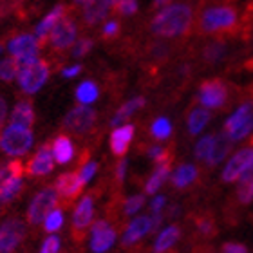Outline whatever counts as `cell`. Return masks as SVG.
Here are the masks:
<instances>
[{
	"label": "cell",
	"instance_id": "24",
	"mask_svg": "<svg viewBox=\"0 0 253 253\" xmlns=\"http://www.w3.org/2000/svg\"><path fill=\"white\" fill-rule=\"evenodd\" d=\"M53 156H54V161H56L58 165L69 163V161L74 158L73 139H71L67 134H60V136L54 137V141H53Z\"/></svg>",
	"mask_w": 253,
	"mask_h": 253
},
{
	"label": "cell",
	"instance_id": "46",
	"mask_svg": "<svg viewBox=\"0 0 253 253\" xmlns=\"http://www.w3.org/2000/svg\"><path fill=\"white\" fill-rule=\"evenodd\" d=\"M222 253H248V248L239 243H226L222 244Z\"/></svg>",
	"mask_w": 253,
	"mask_h": 253
},
{
	"label": "cell",
	"instance_id": "54",
	"mask_svg": "<svg viewBox=\"0 0 253 253\" xmlns=\"http://www.w3.org/2000/svg\"><path fill=\"white\" fill-rule=\"evenodd\" d=\"M107 2H109V4H111V5H112V7H114V5H116V4H118V2H120V0H107Z\"/></svg>",
	"mask_w": 253,
	"mask_h": 253
},
{
	"label": "cell",
	"instance_id": "40",
	"mask_svg": "<svg viewBox=\"0 0 253 253\" xmlns=\"http://www.w3.org/2000/svg\"><path fill=\"white\" fill-rule=\"evenodd\" d=\"M143 205H145V197H143V195H132V197H128V199L125 201L123 211H125V215H132V213H136Z\"/></svg>",
	"mask_w": 253,
	"mask_h": 253
},
{
	"label": "cell",
	"instance_id": "47",
	"mask_svg": "<svg viewBox=\"0 0 253 253\" xmlns=\"http://www.w3.org/2000/svg\"><path fill=\"white\" fill-rule=\"evenodd\" d=\"M125 172H126V159H122V161L118 163V167H116V179H118V183H122V181L125 179Z\"/></svg>",
	"mask_w": 253,
	"mask_h": 253
},
{
	"label": "cell",
	"instance_id": "28",
	"mask_svg": "<svg viewBox=\"0 0 253 253\" xmlns=\"http://www.w3.org/2000/svg\"><path fill=\"white\" fill-rule=\"evenodd\" d=\"M170 170H172V163H159V165H156V170H154V174L148 177L147 185H145V192H147V194H150V195L156 194V192H158V190L163 186L165 181L169 179Z\"/></svg>",
	"mask_w": 253,
	"mask_h": 253
},
{
	"label": "cell",
	"instance_id": "42",
	"mask_svg": "<svg viewBox=\"0 0 253 253\" xmlns=\"http://www.w3.org/2000/svg\"><path fill=\"white\" fill-rule=\"evenodd\" d=\"M92 45H94V42H92L90 38H82V40L76 42V45L73 47V56L74 58H82V56H85V54L92 49Z\"/></svg>",
	"mask_w": 253,
	"mask_h": 253
},
{
	"label": "cell",
	"instance_id": "51",
	"mask_svg": "<svg viewBox=\"0 0 253 253\" xmlns=\"http://www.w3.org/2000/svg\"><path fill=\"white\" fill-rule=\"evenodd\" d=\"M82 73V65H73V67H65L62 71V74L65 76V78H73V76H76V74Z\"/></svg>",
	"mask_w": 253,
	"mask_h": 253
},
{
	"label": "cell",
	"instance_id": "4",
	"mask_svg": "<svg viewBox=\"0 0 253 253\" xmlns=\"http://www.w3.org/2000/svg\"><path fill=\"white\" fill-rule=\"evenodd\" d=\"M197 101L201 107L208 111H219L224 109L230 101V87L222 78H208L201 82Z\"/></svg>",
	"mask_w": 253,
	"mask_h": 253
},
{
	"label": "cell",
	"instance_id": "2",
	"mask_svg": "<svg viewBox=\"0 0 253 253\" xmlns=\"http://www.w3.org/2000/svg\"><path fill=\"white\" fill-rule=\"evenodd\" d=\"M195 26V11L188 2H177L156 13L150 20V33L161 38L188 37Z\"/></svg>",
	"mask_w": 253,
	"mask_h": 253
},
{
	"label": "cell",
	"instance_id": "25",
	"mask_svg": "<svg viewBox=\"0 0 253 253\" xmlns=\"http://www.w3.org/2000/svg\"><path fill=\"white\" fill-rule=\"evenodd\" d=\"M211 120V112L205 107H192L186 118V126H188L190 136H197Z\"/></svg>",
	"mask_w": 253,
	"mask_h": 253
},
{
	"label": "cell",
	"instance_id": "10",
	"mask_svg": "<svg viewBox=\"0 0 253 253\" xmlns=\"http://www.w3.org/2000/svg\"><path fill=\"white\" fill-rule=\"evenodd\" d=\"M26 237V224L18 217H11L0 224V253H13Z\"/></svg>",
	"mask_w": 253,
	"mask_h": 253
},
{
	"label": "cell",
	"instance_id": "23",
	"mask_svg": "<svg viewBox=\"0 0 253 253\" xmlns=\"http://www.w3.org/2000/svg\"><path fill=\"white\" fill-rule=\"evenodd\" d=\"M112 5L107 0H90L89 4L84 5V20L87 26H94L98 22L105 20L109 16Z\"/></svg>",
	"mask_w": 253,
	"mask_h": 253
},
{
	"label": "cell",
	"instance_id": "17",
	"mask_svg": "<svg viewBox=\"0 0 253 253\" xmlns=\"http://www.w3.org/2000/svg\"><path fill=\"white\" fill-rule=\"evenodd\" d=\"M40 40H38L37 35H29V33H24V35H18V37H13L7 42V51L11 53V56H20V54L33 53V51H40Z\"/></svg>",
	"mask_w": 253,
	"mask_h": 253
},
{
	"label": "cell",
	"instance_id": "18",
	"mask_svg": "<svg viewBox=\"0 0 253 253\" xmlns=\"http://www.w3.org/2000/svg\"><path fill=\"white\" fill-rule=\"evenodd\" d=\"M35 107H33L31 100H20L15 105V109L11 111L9 123L11 125H18V126H26V128H31L35 125Z\"/></svg>",
	"mask_w": 253,
	"mask_h": 253
},
{
	"label": "cell",
	"instance_id": "37",
	"mask_svg": "<svg viewBox=\"0 0 253 253\" xmlns=\"http://www.w3.org/2000/svg\"><path fill=\"white\" fill-rule=\"evenodd\" d=\"M16 74H18V71H16L15 60L5 58L0 62V80H2V82H11Z\"/></svg>",
	"mask_w": 253,
	"mask_h": 253
},
{
	"label": "cell",
	"instance_id": "55",
	"mask_svg": "<svg viewBox=\"0 0 253 253\" xmlns=\"http://www.w3.org/2000/svg\"><path fill=\"white\" fill-rule=\"evenodd\" d=\"M0 53H2V45H0Z\"/></svg>",
	"mask_w": 253,
	"mask_h": 253
},
{
	"label": "cell",
	"instance_id": "48",
	"mask_svg": "<svg viewBox=\"0 0 253 253\" xmlns=\"http://www.w3.org/2000/svg\"><path fill=\"white\" fill-rule=\"evenodd\" d=\"M5 118H7V105H5L4 96L0 94V130L4 128V122H5Z\"/></svg>",
	"mask_w": 253,
	"mask_h": 253
},
{
	"label": "cell",
	"instance_id": "44",
	"mask_svg": "<svg viewBox=\"0 0 253 253\" xmlns=\"http://www.w3.org/2000/svg\"><path fill=\"white\" fill-rule=\"evenodd\" d=\"M250 26H253V0H248V4L244 5V11L241 15V31Z\"/></svg>",
	"mask_w": 253,
	"mask_h": 253
},
{
	"label": "cell",
	"instance_id": "39",
	"mask_svg": "<svg viewBox=\"0 0 253 253\" xmlns=\"http://www.w3.org/2000/svg\"><path fill=\"white\" fill-rule=\"evenodd\" d=\"M112 9L116 11L118 15L123 16H130L137 11V0H120Z\"/></svg>",
	"mask_w": 253,
	"mask_h": 253
},
{
	"label": "cell",
	"instance_id": "34",
	"mask_svg": "<svg viewBox=\"0 0 253 253\" xmlns=\"http://www.w3.org/2000/svg\"><path fill=\"white\" fill-rule=\"evenodd\" d=\"M22 185H24V183H22V177L7 181L4 186H0V201H2V203H9V201H13L16 195L20 194Z\"/></svg>",
	"mask_w": 253,
	"mask_h": 253
},
{
	"label": "cell",
	"instance_id": "45",
	"mask_svg": "<svg viewBox=\"0 0 253 253\" xmlns=\"http://www.w3.org/2000/svg\"><path fill=\"white\" fill-rule=\"evenodd\" d=\"M58 252H60V239L56 235H51V237L45 239L42 244V250H40V253H58Z\"/></svg>",
	"mask_w": 253,
	"mask_h": 253
},
{
	"label": "cell",
	"instance_id": "12",
	"mask_svg": "<svg viewBox=\"0 0 253 253\" xmlns=\"http://www.w3.org/2000/svg\"><path fill=\"white\" fill-rule=\"evenodd\" d=\"M54 169V156H53V145H42L38 148L37 154L29 159L26 165V174L31 177H40V175H47Z\"/></svg>",
	"mask_w": 253,
	"mask_h": 253
},
{
	"label": "cell",
	"instance_id": "21",
	"mask_svg": "<svg viewBox=\"0 0 253 253\" xmlns=\"http://www.w3.org/2000/svg\"><path fill=\"white\" fill-rule=\"evenodd\" d=\"M232 147H233V141L226 136V134H224V132H219V134H215V143H213V148H211L210 156H208V159H206L205 163L208 165L210 169L217 167L221 161H224V159L228 158V154L232 152Z\"/></svg>",
	"mask_w": 253,
	"mask_h": 253
},
{
	"label": "cell",
	"instance_id": "31",
	"mask_svg": "<svg viewBox=\"0 0 253 253\" xmlns=\"http://www.w3.org/2000/svg\"><path fill=\"white\" fill-rule=\"evenodd\" d=\"M98 94H100V89H98V85H96L94 82H90V80L89 82L80 84L78 89H76V92H74L76 100L80 101V105H89V103L96 101Z\"/></svg>",
	"mask_w": 253,
	"mask_h": 253
},
{
	"label": "cell",
	"instance_id": "20",
	"mask_svg": "<svg viewBox=\"0 0 253 253\" xmlns=\"http://www.w3.org/2000/svg\"><path fill=\"white\" fill-rule=\"evenodd\" d=\"M63 16H67V5H65V4H58L53 11H51V13H49L47 16H45V18H43L42 22H40V24H38L37 37H38V40H40V45H43V43L47 42L49 33L53 31L54 26H56V24L62 20Z\"/></svg>",
	"mask_w": 253,
	"mask_h": 253
},
{
	"label": "cell",
	"instance_id": "29",
	"mask_svg": "<svg viewBox=\"0 0 253 253\" xmlns=\"http://www.w3.org/2000/svg\"><path fill=\"white\" fill-rule=\"evenodd\" d=\"M181 237V230L179 226H169L165 228L163 232L159 233L158 241H156V244H154V252L156 253H165L167 250H170L172 246H174L175 243H177V239Z\"/></svg>",
	"mask_w": 253,
	"mask_h": 253
},
{
	"label": "cell",
	"instance_id": "3",
	"mask_svg": "<svg viewBox=\"0 0 253 253\" xmlns=\"http://www.w3.org/2000/svg\"><path fill=\"white\" fill-rule=\"evenodd\" d=\"M33 132L31 128L18 125H7L0 130V150L11 158H20L31 148Z\"/></svg>",
	"mask_w": 253,
	"mask_h": 253
},
{
	"label": "cell",
	"instance_id": "9",
	"mask_svg": "<svg viewBox=\"0 0 253 253\" xmlns=\"http://www.w3.org/2000/svg\"><path fill=\"white\" fill-rule=\"evenodd\" d=\"M76 31H78L76 22L69 15L63 16L47 37V42L51 43V47H53L54 53H63V51H67L69 47H73L74 40H76Z\"/></svg>",
	"mask_w": 253,
	"mask_h": 253
},
{
	"label": "cell",
	"instance_id": "1",
	"mask_svg": "<svg viewBox=\"0 0 253 253\" xmlns=\"http://www.w3.org/2000/svg\"><path fill=\"white\" fill-rule=\"evenodd\" d=\"M241 11L237 0H203L195 20V31L201 37L228 40L241 35Z\"/></svg>",
	"mask_w": 253,
	"mask_h": 253
},
{
	"label": "cell",
	"instance_id": "11",
	"mask_svg": "<svg viewBox=\"0 0 253 253\" xmlns=\"http://www.w3.org/2000/svg\"><path fill=\"white\" fill-rule=\"evenodd\" d=\"M250 169H253V147L241 148L239 152L232 156V159L226 163L224 170H222V181L224 183H235L246 174Z\"/></svg>",
	"mask_w": 253,
	"mask_h": 253
},
{
	"label": "cell",
	"instance_id": "27",
	"mask_svg": "<svg viewBox=\"0 0 253 253\" xmlns=\"http://www.w3.org/2000/svg\"><path fill=\"white\" fill-rule=\"evenodd\" d=\"M143 105H145V98H143V96H136V98L128 100L126 103H123V105L116 111L114 118L111 120V125L112 126H122L123 123H125L126 120H128V118L134 114V112L139 111Z\"/></svg>",
	"mask_w": 253,
	"mask_h": 253
},
{
	"label": "cell",
	"instance_id": "13",
	"mask_svg": "<svg viewBox=\"0 0 253 253\" xmlns=\"http://www.w3.org/2000/svg\"><path fill=\"white\" fill-rule=\"evenodd\" d=\"M92 215H94V199H92V195H85L78 203L73 215L74 239H82V235H85V230L89 228Z\"/></svg>",
	"mask_w": 253,
	"mask_h": 253
},
{
	"label": "cell",
	"instance_id": "6",
	"mask_svg": "<svg viewBox=\"0 0 253 253\" xmlns=\"http://www.w3.org/2000/svg\"><path fill=\"white\" fill-rule=\"evenodd\" d=\"M56 205H58V192H56L54 186H47V188L40 190L35 195V199L31 201V205H29L27 222L33 224V226H38L56 208Z\"/></svg>",
	"mask_w": 253,
	"mask_h": 253
},
{
	"label": "cell",
	"instance_id": "14",
	"mask_svg": "<svg viewBox=\"0 0 253 253\" xmlns=\"http://www.w3.org/2000/svg\"><path fill=\"white\" fill-rule=\"evenodd\" d=\"M116 241V232L114 228L109 226L107 221H96L92 224V241H90V248L94 253H105Z\"/></svg>",
	"mask_w": 253,
	"mask_h": 253
},
{
	"label": "cell",
	"instance_id": "53",
	"mask_svg": "<svg viewBox=\"0 0 253 253\" xmlns=\"http://www.w3.org/2000/svg\"><path fill=\"white\" fill-rule=\"evenodd\" d=\"M74 2H76V4H80V5H85V4H89L90 0H74Z\"/></svg>",
	"mask_w": 253,
	"mask_h": 253
},
{
	"label": "cell",
	"instance_id": "43",
	"mask_svg": "<svg viewBox=\"0 0 253 253\" xmlns=\"http://www.w3.org/2000/svg\"><path fill=\"white\" fill-rule=\"evenodd\" d=\"M96 170H98V165H96L94 161H87V163L80 165V169L76 170V172L80 174L82 181H84V183H87L89 179H92V175L96 174Z\"/></svg>",
	"mask_w": 253,
	"mask_h": 253
},
{
	"label": "cell",
	"instance_id": "38",
	"mask_svg": "<svg viewBox=\"0 0 253 253\" xmlns=\"http://www.w3.org/2000/svg\"><path fill=\"white\" fill-rule=\"evenodd\" d=\"M170 56V47L167 43H161V42H156L150 47V58L156 60V62H165V60Z\"/></svg>",
	"mask_w": 253,
	"mask_h": 253
},
{
	"label": "cell",
	"instance_id": "16",
	"mask_svg": "<svg viewBox=\"0 0 253 253\" xmlns=\"http://www.w3.org/2000/svg\"><path fill=\"white\" fill-rule=\"evenodd\" d=\"M132 137H134V125H125L116 126V130L111 134V150L114 156L118 158H123L128 150L132 143Z\"/></svg>",
	"mask_w": 253,
	"mask_h": 253
},
{
	"label": "cell",
	"instance_id": "52",
	"mask_svg": "<svg viewBox=\"0 0 253 253\" xmlns=\"http://www.w3.org/2000/svg\"><path fill=\"white\" fill-rule=\"evenodd\" d=\"M170 2H172V0H154L152 7L154 9H159V7H163V5H170Z\"/></svg>",
	"mask_w": 253,
	"mask_h": 253
},
{
	"label": "cell",
	"instance_id": "36",
	"mask_svg": "<svg viewBox=\"0 0 253 253\" xmlns=\"http://www.w3.org/2000/svg\"><path fill=\"white\" fill-rule=\"evenodd\" d=\"M195 226L199 230L205 237H211V235H215V221L211 219L210 215H201L197 217V221H195Z\"/></svg>",
	"mask_w": 253,
	"mask_h": 253
},
{
	"label": "cell",
	"instance_id": "22",
	"mask_svg": "<svg viewBox=\"0 0 253 253\" xmlns=\"http://www.w3.org/2000/svg\"><path fill=\"white\" fill-rule=\"evenodd\" d=\"M148 232H152V221H150V217H147V215L136 217V219L128 224L125 235H123V246H130V244H134L136 241H139L143 235H147Z\"/></svg>",
	"mask_w": 253,
	"mask_h": 253
},
{
	"label": "cell",
	"instance_id": "41",
	"mask_svg": "<svg viewBox=\"0 0 253 253\" xmlns=\"http://www.w3.org/2000/svg\"><path fill=\"white\" fill-rule=\"evenodd\" d=\"M120 31H122V26L118 20H111L107 22L103 29H101V38L103 40H114V38L120 37Z\"/></svg>",
	"mask_w": 253,
	"mask_h": 253
},
{
	"label": "cell",
	"instance_id": "26",
	"mask_svg": "<svg viewBox=\"0 0 253 253\" xmlns=\"http://www.w3.org/2000/svg\"><path fill=\"white\" fill-rule=\"evenodd\" d=\"M197 175H199V170L195 169L194 165H179L177 169H175V172L172 174V185L175 186V188H188L190 185H194L195 179H197Z\"/></svg>",
	"mask_w": 253,
	"mask_h": 253
},
{
	"label": "cell",
	"instance_id": "35",
	"mask_svg": "<svg viewBox=\"0 0 253 253\" xmlns=\"http://www.w3.org/2000/svg\"><path fill=\"white\" fill-rule=\"evenodd\" d=\"M63 224V213L60 208H54L47 217H45V221H43V230L47 233H54L58 232L60 228Z\"/></svg>",
	"mask_w": 253,
	"mask_h": 253
},
{
	"label": "cell",
	"instance_id": "5",
	"mask_svg": "<svg viewBox=\"0 0 253 253\" xmlns=\"http://www.w3.org/2000/svg\"><path fill=\"white\" fill-rule=\"evenodd\" d=\"M222 132L226 134L233 143L248 137L253 132V100L243 101L235 109L232 116L224 122Z\"/></svg>",
	"mask_w": 253,
	"mask_h": 253
},
{
	"label": "cell",
	"instance_id": "49",
	"mask_svg": "<svg viewBox=\"0 0 253 253\" xmlns=\"http://www.w3.org/2000/svg\"><path fill=\"white\" fill-rule=\"evenodd\" d=\"M165 203H167V199H165L163 195H158V197L152 201V205H150V208H152L154 213H159V211H161V208L165 206Z\"/></svg>",
	"mask_w": 253,
	"mask_h": 253
},
{
	"label": "cell",
	"instance_id": "30",
	"mask_svg": "<svg viewBox=\"0 0 253 253\" xmlns=\"http://www.w3.org/2000/svg\"><path fill=\"white\" fill-rule=\"evenodd\" d=\"M24 174H26V167L20 159H13L9 163L0 165V186H4L11 179L24 177Z\"/></svg>",
	"mask_w": 253,
	"mask_h": 253
},
{
	"label": "cell",
	"instance_id": "15",
	"mask_svg": "<svg viewBox=\"0 0 253 253\" xmlns=\"http://www.w3.org/2000/svg\"><path fill=\"white\" fill-rule=\"evenodd\" d=\"M84 181L80 177L78 172H65V174L58 175V179H56V192H58L60 197H63V201H74L82 194V190H84Z\"/></svg>",
	"mask_w": 253,
	"mask_h": 253
},
{
	"label": "cell",
	"instance_id": "7",
	"mask_svg": "<svg viewBox=\"0 0 253 253\" xmlns=\"http://www.w3.org/2000/svg\"><path fill=\"white\" fill-rule=\"evenodd\" d=\"M96 120H98V112L94 109H90L87 105H78L71 109L67 116L63 118V128L71 134L84 136L94 128Z\"/></svg>",
	"mask_w": 253,
	"mask_h": 253
},
{
	"label": "cell",
	"instance_id": "33",
	"mask_svg": "<svg viewBox=\"0 0 253 253\" xmlns=\"http://www.w3.org/2000/svg\"><path fill=\"white\" fill-rule=\"evenodd\" d=\"M213 143H215V134H206L205 137H201L194 150L195 159L197 161H206L211 152V148H213Z\"/></svg>",
	"mask_w": 253,
	"mask_h": 253
},
{
	"label": "cell",
	"instance_id": "32",
	"mask_svg": "<svg viewBox=\"0 0 253 253\" xmlns=\"http://www.w3.org/2000/svg\"><path fill=\"white\" fill-rule=\"evenodd\" d=\"M150 134H152L154 139H158V141H165V139H169L170 134H172V123L163 116L158 118V120H154L152 122Z\"/></svg>",
	"mask_w": 253,
	"mask_h": 253
},
{
	"label": "cell",
	"instance_id": "19",
	"mask_svg": "<svg viewBox=\"0 0 253 253\" xmlns=\"http://www.w3.org/2000/svg\"><path fill=\"white\" fill-rule=\"evenodd\" d=\"M226 54H228V43L222 38H213L208 43H205L203 49H201V60L206 65H215V63H219L221 60L226 58Z\"/></svg>",
	"mask_w": 253,
	"mask_h": 253
},
{
	"label": "cell",
	"instance_id": "50",
	"mask_svg": "<svg viewBox=\"0 0 253 253\" xmlns=\"http://www.w3.org/2000/svg\"><path fill=\"white\" fill-rule=\"evenodd\" d=\"M239 37L243 38L244 42H248L250 45H252V47H253V26H250V27H246V29H243V31H241V35H239Z\"/></svg>",
	"mask_w": 253,
	"mask_h": 253
},
{
	"label": "cell",
	"instance_id": "8",
	"mask_svg": "<svg viewBox=\"0 0 253 253\" xmlns=\"http://www.w3.org/2000/svg\"><path fill=\"white\" fill-rule=\"evenodd\" d=\"M49 73H51V65H49L47 60H38L35 65L20 71V73L16 74V78H18L20 89L26 94H35L47 82Z\"/></svg>",
	"mask_w": 253,
	"mask_h": 253
}]
</instances>
